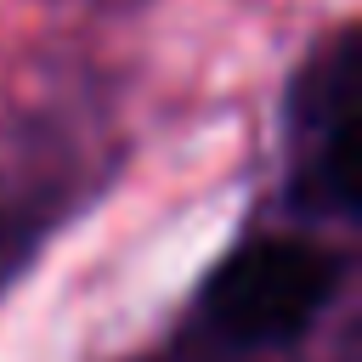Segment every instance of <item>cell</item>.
Segmentation results:
<instances>
[{
	"label": "cell",
	"instance_id": "cell-1",
	"mask_svg": "<svg viewBox=\"0 0 362 362\" xmlns=\"http://www.w3.org/2000/svg\"><path fill=\"white\" fill-rule=\"evenodd\" d=\"M339 288V255L305 238H260L238 249L204 288V317L232 345H283Z\"/></svg>",
	"mask_w": 362,
	"mask_h": 362
},
{
	"label": "cell",
	"instance_id": "cell-2",
	"mask_svg": "<svg viewBox=\"0 0 362 362\" xmlns=\"http://www.w3.org/2000/svg\"><path fill=\"white\" fill-rule=\"evenodd\" d=\"M300 175L294 204L317 215H351L356 204V28H339L294 85Z\"/></svg>",
	"mask_w": 362,
	"mask_h": 362
},
{
	"label": "cell",
	"instance_id": "cell-3",
	"mask_svg": "<svg viewBox=\"0 0 362 362\" xmlns=\"http://www.w3.org/2000/svg\"><path fill=\"white\" fill-rule=\"evenodd\" d=\"M34 243H40V221L23 215V209H6V204H0V288L28 266Z\"/></svg>",
	"mask_w": 362,
	"mask_h": 362
}]
</instances>
